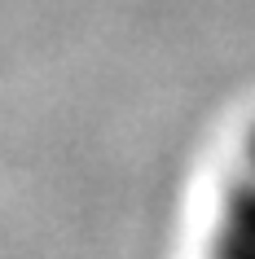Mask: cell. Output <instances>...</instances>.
I'll return each instance as SVG.
<instances>
[{"label":"cell","instance_id":"6da1fadb","mask_svg":"<svg viewBox=\"0 0 255 259\" xmlns=\"http://www.w3.org/2000/svg\"><path fill=\"white\" fill-rule=\"evenodd\" d=\"M211 259H255V145H251V158H246V171L233 180V189L225 198Z\"/></svg>","mask_w":255,"mask_h":259}]
</instances>
